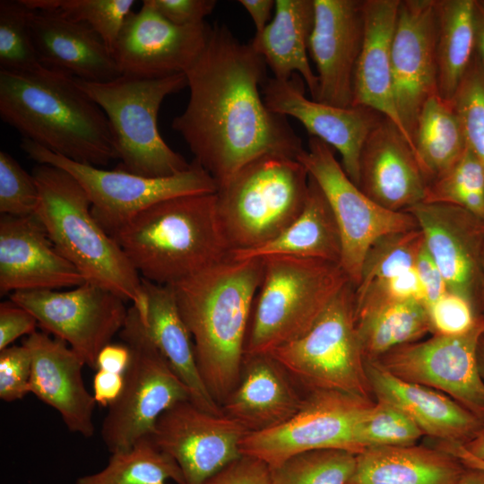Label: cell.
<instances>
[{
    "mask_svg": "<svg viewBox=\"0 0 484 484\" xmlns=\"http://www.w3.org/2000/svg\"><path fill=\"white\" fill-rule=\"evenodd\" d=\"M266 67L250 43L214 23L203 51L185 73L189 99L171 126L217 186L260 156L297 160L305 151L287 117L264 100Z\"/></svg>",
    "mask_w": 484,
    "mask_h": 484,
    "instance_id": "obj_1",
    "label": "cell"
},
{
    "mask_svg": "<svg viewBox=\"0 0 484 484\" xmlns=\"http://www.w3.org/2000/svg\"><path fill=\"white\" fill-rule=\"evenodd\" d=\"M263 258L228 257L173 285L177 304L194 342L199 373L221 406L237 386Z\"/></svg>",
    "mask_w": 484,
    "mask_h": 484,
    "instance_id": "obj_2",
    "label": "cell"
},
{
    "mask_svg": "<svg viewBox=\"0 0 484 484\" xmlns=\"http://www.w3.org/2000/svg\"><path fill=\"white\" fill-rule=\"evenodd\" d=\"M0 117L22 138L81 164L104 167L118 159L109 122L62 71H0Z\"/></svg>",
    "mask_w": 484,
    "mask_h": 484,
    "instance_id": "obj_3",
    "label": "cell"
},
{
    "mask_svg": "<svg viewBox=\"0 0 484 484\" xmlns=\"http://www.w3.org/2000/svg\"><path fill=\"white\" fill-rule=\"evenodd\" d=\"M141 278L173 285L230 255L216 193L176 196L140 212L111 236Z\"/></svg>",
    "mask_w": 484,
    "mask_h": 484,
    "instance_id": "obj_4",
    "label": "cell"
},
{
    "mask_svg": "<svg viewBox=\"0 0 484 484\" xmlns=\"http://www.w3.org/2000/svg\"><path fill=\"white\" fill-rule=\"evenodd\" d=\"M39 194L36 215L56 248L83 276L130 300L143 318L147 297L139 273L91 213V203L82 186L67 171L49 164L32 170Z\"/></svg>",
    "mask_w": 484,
    "mask_h": 484,
    "instance_id": "obj_5",
    "label": "cell"
},
{
    "mask_svg": "<svg viewBox=\"0 0 484 484\" xmlns=\"http://www.w3.org/2000/svg\"><path fill=\"white\" fill-rule=\"evenodd\" d=\"M245 354L271 353L305 334L350 281L340 264L290 255L262 257Z\"/></svg>",
    "mask_w": 484,
    "mask_h": 484,
    "instance_id": "obj_6",
    "label": "cell"
},
{
    "mask_svg": "<svg viewBox=\"0 0 484 484\" xmlns=\"http://www.w3.org/2000/svg\"><path fill=\"white\" fill-rule=\"evenodd\" d=\"M308 186L303 164L275 154L253 160L219 186L218 215L230 250L255 248L281 234L301 212Z\"/></svg>",
    "mask_w": 484,
    "mask_h": 484,
    "instance_id": "obj_7",
    "label": "cell"
},
{
    "mask_svg": "<svg viewBox=\"0 0 484 484\" xmlns=\"http://www.w3.org/2000/svg\"><path fill=\"white\" fill-rule=\"evenodd\" d=\"M77 85L105 113L120 163L117 168L147 177H167L188 169L191 163L173 151L158 130L164 99L187 87L185 73L158 79L120 75L104 82L75 78Z\"/></svg>",
    "mask_w": 484,
    "mask_h": 484,
    "instance_id": "obj_8",
    "label": "cell"
},
{
    "mask_svg": "<svg viewBox=\"0 0 484 484\" xmlns=\"http://www.w3.org/2000/svg\"><path fill=\"white\" fill-rule=\"evenodd\" d=\"M355 289L347 283L305 334L269 353L306 393L331 391L370 400Z\"/></svg>",
    "mask_w": 484,
    "mask_h": 484,
    "instance_id": "obj_9",
    "label": "cell"
},
{
    "mask_svg": "<svg viewBox=\"0 0 484 484\" xmlns=\"http://www.w3.org/2000/svg\"><path fill=\"white\" fill-rule=\"evenodd\" d=\"M119 336L130 350V361L123 391L102 422L101 438L111 454L150 436L163 412L190 401L187 387L152 341L134 306Z\"/></svg>",
    "mask_w": 484,
    "mask_h": 484,
    "instance_id": "obj_10",
    "label": "cell"
},
{
    "mask_svg": "<svg viewBox=\"0 0 484 484\" xmlns=\"http://www.w3.org/2000/svg\"><path fill=\"white\" fill-rule=\"evenodd\" d=\"M22 150L39 164L56 166L70 173L85 190L91 213L112 236L146 208L180 195L216 193L214 178L195 160L188 169L167 177H147L119 168L113 170L81 164L22 138Z\"/></svg>",
    "mask_w": 484,
    "mask_h": 484,
    "instance_id": "obj_11",
    "label": "cell"
},
{
    "mask_svg": "<svg viewBox=\"0 0 484 484\" xmlns=\"http://www.w3.org/2000/svg\"><path fill=\"white\" fill-rule=\"evenodd\" d=\"M297 160L304 165L330 204L341 240L340 264L357 288L372 244L384 236L417 229L418 224L411 213L387 210L366 195L345 173L333 148L321 140L310 137L307 150Z\"/></svg>",
    "mask_w": 484,
    "mask_h": 484,
    "instance_id": "obj_12",
    "label": "cell"
},
{
    "mask_svg": "<svg viewBox=\"0 0 484 484\" xmlns=\"http://www.w3.org/2000/svg\"><path fill=\"white\" fill-rule=\"evenodd\" d=\"M370 403V400L340 392L307 393L300 409L286 422L247 433L240 445L241 454L258 459L272 469L310 450L335 448L359 454L356 429Z\"/></svg>",
    "mask_w": 484,
    "mask_h": 484,
    "instance_id": "obj_13",
    "label": "cell"
},
{
    "mask_svg": "<svg viewBox=\"0 0 484 484\" xmlns=\"http://www.w3.org/2000/svg\"><path fill=\"white\" fill-rule=\"evenodd\" d=\"M10 299L28 310L45 333L65 341L95 370L98 354L119 333L128 314L125 299L90 282L65 291H14Z\"/></svg>",
    "mask_w": 484,
    "mask_h": 484,
    "instance_id": "obj_14",
    "label": "cell"
},
{
    "mask_svg": "<svg viewBox=\"0 0 484 484\" xmlns=\"http://www.w3.org/2000/svg\"><path fill=\"white\" fill-rule=\"evenodd\" d=\"M483 334L484 318L479 316L466 333L434 334L399 346L373 361L401 379L446 394L484 422V379L478 363Z\"/></svg>",
    "mask_w": 484,
    "mask_h": 484,
    "instance_id": "obj_15",
    "label": "cell"
},
{
    "mask_svg": "<svg viewBox=\"0 0 484 484\" xmlns=\"http://www.w3.org/2000/svg\"><path fill=\"white\" fill-rule=\"evenodd\" d=\"M247 433L223 413L183 401L160 415L149 436L176 461L186 484H199L242 456L240 445Z\"/></svg>",
    "mask_w": 484,
    "mask_h": 484,
    "instance_id": "obj_16",
    "label": "cell"
},
{
    "mask_svg": "<svg viewBox=\"0 0 484 484\" xmlns=\"http://www.w3.org/2000/svg\"><path fill=\"white\" fill-rule=\"evenodd\" d=\"M211 30L206 22L175 25L144 0L126 18L112 55L121 75L158 79L185 73L203 51Z\"/></svg>",
    "mask_w": 484,
    "mask_h": 484,
    "instance_id": "obj_17",
    "label": "cell"
},
{
    "mask_svg": "<svg viewBox=\"0 0 484 484\" xmlns=\"http://www.w3.org/2000/svg\"><path fill=\"white\" fill-rule=\"evenodd\" d=\"M436 28V0L400 1L392 76L396 108L411 140L424 104L437 94Z\"/></svg>",
    "mask_w": 484,
    "mask_h": 484,
    "instance_id": "obj_18",
    "label": "cell"
},
{
    "mask_svg": "<svg viewBox=\"0 0 484 484\" xmlns=\"http://www.w3.org/2000/svg\"><path fill=\"white\" fill-rule=\"evenodd\" d=\"M306 84L298 73L287 80L268 77L262 86L264 100L272 112L298 120L310 137L339 151L341 167L358 186L363 145L384 116L366 107L341 108L305 96Z\"/></svg>",
    "mask_w": 484,
    "mask_h": 484,
    "instance_id": "obj_19",
    "label": "cell"
},
{
    "mask_svg": "<svg viewBox=\"0 0 484 484\" xmlns=\"http://www.w3.org/2000/svg\"><path fill=\"white\" fill-rule=\"evenodd\" d=\"M308 51L318 79L315 100L341 108L353 104V81L364 36V1L314 0Z\"/></svg>",
    "mask_w": 484,
    "mask_h": 484,
    "instance_id": "obj_20",
    "label": "cell"
},
{
    "mask_svg": "<svg viewBox=\"0 0 484 484\" xmlns=\"http://www.w3.org/2000/svg\"><path fill=\"white\" fill-rule=\"evenodd\" d=\"M404 212L415 219L448 292L465 298L475 308L484 220L462 207L444 203L421 202Z\"/></svg>",
    "mask_w": 484,
    "mask_h": 484,
    "instance_id": "obj_21",
    "label": "cell"
},
{
    "mask_svg": "<svg viewBox=\"0 0 484 484\" xmlns=\"http://www.w3.org/2000/svg\"><path fill=\"white\" fill-rule=\"evenodd\" d=\"M83 276L56 248L37 215L0 217V294L77 287Z\"/></svg>",
    "mask_w": 484,
    "mask_h": 484,
    "instance_id": "obj_22",
    "label": "cell"
},
{
    "mask_svg": "<svg viewBox=\"0 0 484 484\" xmlns=\"http://www.w3.org/2000/svg\"><path fill=\"white\" fill-rule=\"evenodd\" d=\"M22 344L31 356L29 393L55 409L69 431L91 437L96 402L83 382V360L65 341L45 332H34Z\"/></svg>",
    "mask_w": 484,
    "mask_h": 484,
    "instance_id": "obj_23",
    "label": "cell"
},
{
    "mask_svg": "<svg viewBox=\"0 0 484 484\" xmlns=\"http://www.w3.org/2000/svg\"><path fill=\"white\" fill-rule=\"evenodd\" d=\"M428 184L409 141L383 117L360 153L359 189L380 206L404 212L424 202Z\"/></svg>",
    "mask_w": 484,
    "mask_h": 484,
    "instance_id": "obj_24",
    "label": "cell"
},
{
    "mask_svg": "<svg viewBox=\"0 0 484 484\" xmlns=\"http://www.w3.org/2000/svg\"><path fill=\"white\" fill-rule=\"evenodd\" d=\"M306 395L271 354H245L238 383L220 408L248 433H255L286 422Z\"/></svg>",
    "mask_w": 484,
    "mask_h": 484,
    "instance_id": "obj_25",
    "label": "cell"
},
{
    "mask_svg": "<svg viewBox=\"0 0 484 484\" xmlns=\"http://www.w3.org/2000/svg\"><path fill=\"white\" fill-rule=\"evenodd\" d=\"M30 29L41 65L88 82H104L121 75L112 52L88 24L56 11L32 10Z\"/></svg>",
    "mask_w": 484,
    "mask_h": 484,
    "instance_id": "obj_26",
    "label": "cell"
},
{
    "mask_svg": "<svg viewBox=\"0 0 484 484\" xmlns=\"http://www.w3.org/2000/svg\"><path fill=\"white\" fill-rule=\"evenodd\" d=\"M371 392L406 413L424 435L442 442L464 444L484 425L478 417L446 394L405 381L376 362L366 360Z\"/></svg>",
    "mask_w": 484,
    "mask_h": 484,
    "instance_id": "obj_27",
    "label": "cell"
},
{
    "mask_svg": "<svg viewBox=\"0 0 484 484\" xmlns=\"http://www.w3.org/2000/svg\"><path fill=\"white\" fill-rule=\"evenodd\" d=\"M400 1H364V36L354 73L352 107L369 108L390 119L414 151L399 117L393 86L392 41Z\"/></svg>",
    "mask_w": 484,
    "mask_h": 484,
    "instance_id": "obj_28",
    "label": "cell"
},
{
    "mask_svg": "<svg viewBox=\"0 0 484 484\" xmlns=\"http://www.w3.org/2000/svg\"><path fill=\"white\" fill-rule=\"evenodd\" d=\"M141 280L147 297V311L141 318L152 341L187 387L190 402L205 411L222 414L199 373L194 342L172 287Z\"/></svg>",
    "mask_w": 484,
    "mask_h": 484,
    "instance_id": "obj_29",
    "label": "cell"
},
{
    "mask_svg": "<svg viewBox=\"0 0 484 484\" xmlns=\"http://www.w3.org/2000/svg\"><path fill=\"white\" fill-rule=\"evenodd\" d=\"M314 21V0H277L272 22L249 43L270 67L272 77L287 80L298 73L315 100L318 79L307 57Z\"/></svg>",
    "mask_w": 484,
    "mask_h": 484,
    "instance_id": "obj_30",
    "label": "cell"
},
{
    "mask_svg": "<svg viewBox=\"0 0 484 484\" xmlns=\"http://www.w3.org/2000/svg\"><path fill=\"white\" fill-rule=\"evenodd\" d=\"M465 470L438 447L376 446L357 454L347 484H456Z\"/></svg>",
    "mask_w": 484,
    "mask_h": 484,
    "instance_id": "obj_31",
    "label": "cell"
},
{
    "mask_svg": "<svg viewBox=\"0 0 484 484\" xmlns=\"http://www.w3.org/2000/svg\"><path fill=\"white\" fill-rule=\"evenodd\" d=\"M290 255L340 264L341 240L334 215L323 191L309 175L305 205L281 234L255 248L231 251L235 260Z\"/></svg>",
    "mask_w": 484,
    "mask_h": 484,
    "instance_id": "obj_32",
    "label": "cell"
},
{
    "mask_svg": "<svg viewBox=\"0 0 484 484\" xmlns=\"http://www.w3.org/2000/svg\"><path fill=\"white\" fill-rule=\"evenodd\" d=\"M437 94L452 102L476 53L475 0H436Z\"/></svg>",
    "mask_w": 484,
    "mask_h": 484,
    "instance_id": "obj_33",
    "label": "cell"
},
{
    "mask_svg": "<svg viewBox=\"0 0 484 484\" xmlns=\"http://www.w3.org/2000/svg\"><path fill=\"white\" fill-rule=\"evenodd\" d=\"M355 316L365 361L433 333L428 307L418 300L363 307L355 310Z\"/></svg>",
    "mask_w": 484,
    "mask_h": 484,
    "instance_id": "obj_34",
    "label": "cell"
},
{
    "mask_svg": "<svg viewBox=\"0 0 484 484\" xmlns=\"http://www.w3.org/2000/svg\"><path fill=\"white\" fill-rule=\"evenodd\" d=\"M412 142L415 156L428 183L451 168L467 148L453 103L438 94L430 97L418 117Z\"/></svg>",
    "mask_w": 484,
    "mask_h": 484,
    "instance_id": "obj_35",
    "label": "cell"
},
{
    "mask_svg": "<svg viewBox=\"0 0 484 484\" xmlns=\"http://www.w3.org/2000/svg\"><path fill=\"white\" fill-rule=\"evenodd\" d=\"M169 480L186 484L176 461L147 436L126 450L112 453L103 470L74 484H168Z\"/></svg>",
    "mask_w": 484,
    "mask_h": 484,
    "instance_id": "obj_36",
    "label": "cell"
},
{
    "mask_svg": "<svg viewBox=\"0 0 484 484\" xmlns=\"http://www.w3.org/2000/svg\"><path fill=\"white\" fill-rule=\"evenodd\" d=\"M357 454L344 449H315L297 454L270 469L271 484H347Z\"/></svg>",
    "mask_w": 484,
    "mask_h": 484,
    "instance_id": "obj_37",
    "label": "cell"
},
{
    "mask_svg": "<svg viewBox=\"0 0 484 484\" xmlns=\"http://www.w3.org/2000/svg\"><path fill=\"white\" fill-rule=\"evenodd\" d=\"M424 202L454 204L484 220V167L468 147L451 168L428 183Z\"/></svg>",
    "mask_w": 484,
    "mask_h": 484,
    "instance_id": "obj_38",
    "label": "cell"
},
{
    "mask_svg": "<svg viewBox=\"0 0 484 484\" xmlns=\"http://www.w3.org/2000/svg\"><path fill=\"white\" fill-rule=\"evenodd\" d=\"M423 246L424 238L419 228L378 238L366 255L355 290H363L375 282L413 268Z\"/></svg>",
    "mask_w": 484,
    "mask_h": 484,
    "instance_id": "obj_39",
    "label": "cell"
},
{
    "mask_svg": "<svg viewBox=\"0 0 484 484\" xmlns=\"http://www.w3.org/2000/svg\"><path fill=\"white\" fill-rule=\"evenodd\" d=\"M32 10H52L91 27L112 52L113 45L133 12L134 0H22Z\"/></svg>",
    "mask_w": 484,
    "mask_h": 484,
    "instance_id": "obj_40",
    "label": "cell"
},
{
    "mask_svg": "<svg viewBox=\"0 0 484 484\" xmlns=\"http://www.w3.org/2000/svg\"><path fill=\"white\" fill-rule=\"evenodd\" d=\"M32 10L22 0L0 1V71H33L39 62L30 29Z\"/></svg>",
    "mask_w": 484,
    "mask_h": 484,
    "instance_id": "obj_41",
    "label": "cell"
},
{
    "mask_svg": "<svg viewBox=\"0 0 484 484\" xmlns=\"http://www.w3.org/2000/svg\"><path fill=\"white\" fill-rule=\"evenodd\" d=\"M424 434L395 405L377 400L371 402L357 426L355 442L359 451L376 446L413 445Z\"/></svg>",
    "mask_w": 484,
    "mask_h": 484,
    "instance_id": "obj_42",
    "label": "cell"
},
{
    "mask_svg": "<svg viewBox=\"0 0 484 484\" xmlns=\"http://www.w3.org/2000/svg\"><path fill=\"white\" fill-rule=\"evenodd\" d=\"M452 103L460 118L467 147L484 167V69L477 53Z\"/></svg>",
    "mask_w": 484,
    "mask_h": 484,
    "instance_id": "obj_43",
    "label": "cell"
},
{
    "mask_svg": "<svg viewBox=\"0 0 484 484\" xmlns=\"http://www.w3.org/2000/svg\"><path fill=\"white\" fill-rule=\"evenodd\" d=\"M39 194L34 177L6 151H0V213L13 217L36 215Z\"/></svg>",
    "mask_w": 484,
    "mask_h": 484,
    "instance_id": "obj_44",
    "label": "cell"
},
{
    "mask_svg": "<svg viewBox=\"0 0 484 484\" xmlns=\"http://www.w3.org/2000/svg\"><path fill=\"white\" fill-rule=\"evenodd\" d=\"M428 310L433 334L453 336L466 333L479 318L473 305L468 299L448 291Z\"/></svg>",
    "mask_w": 484,
    "mask_h": 484,
    "instance_id": "obj_45",
    "label": "cell"
},
{
    "mask_svg": "<svg viewBox=\"0 0 484 484\" xmlns=\"http://www.w3.org/2000/svg\"><path fill=\"white\" fill-rule=\"evenodd\" d=\"M31 356L26 346L12 345L0 350V398L5 402L29 393Z\"/></svg>",
    "mask_w": 484,
    "mask_h": 484,
    "instance_id": "obj_46",
    "label": "cell"
},
{
    "mask_svg": "<svg viewBox=\"0 0 484 484\" xmlns=\"http://www.w3.org/2000/svg\"><path fill=\"white\" fill-rule=\"evenodd\" d=\"M199 484H271L270 469L258 459L242 455Z\"/></svg>",
    "mask_w": 484,
    "mask_h": 484,
    "instance_id": "obj_47",
    "label": "cell"
},
{
    "mask_svg": "<svg viewBox=\"0 0 484 484\" xmlns=\"http://www.w3.org/2000/svg\"><path fill=\"white\" fill-rule=\"evenodd\" d=\"M166 20L177 26H194L205 22L214 10L215 0H148Z\"/></svg>",
    "mask_w": 484,
    "mask_h": 484,
    "instance_id": "obj_48",
    "label": "cell"
},
{
    "mask_svg": "<svg viewBox=\"0 0 484 484\" xmlns=\"http://www.w3.org/2000/svg\"><path fill=\"white\" fill-rule=\"evenodd\" d=\"M37 319L10 299L0 304V350L11 346L19 337L36 332Z\"/></svg>",
    "mask_w": 484,
    "mask_h": 484,
    "instance_id": "obj_49",
    "label": "cell"
},
{
    "mask_svg": "<svg viewBox=\"0 0 484 484\" xmlns=\"http://www.w3.org/2000/svg\"><path fill=\"white\" fill-rule=\"evenodd\" d=\"M415 268L423 290L424 303L428 308L448 290L445 279L425 244L419 254Z\"/></svg>",
    "mask_w": 484,
    "mask_h": 484,
    "instance_id": "obj_50",
    "label": "cell"
},
{
    "mask_svg": "<svg viewBox=\"0 0 484 484\" xmlns=\"http://www.w3.org/2000/svg\"><path fill=\"white\" fill-rule=\"evenodd\" d=\"M93 397L96 403L107 407L120 396L124 387V374L96 370L93 377Z\"/></svg>",
    "mask_w": 484,
    "mask_h": 484,
    "instance_id": "obj_51",
    "label": "cell"
},
{
    "mask_svg": "<svg viewBox=\"0 0 484 484\" xmlns=\"http://www.w3.org/2000/svg\"><path fill=\"white\" fill-rule=\"evenodd\" d=\"M129 361L130 350L125 344L108 343L98 354L96 370L124 374Z\"/></svg>",
    "mask_w": 484,
    "mask_h": 484,
    "instance_id": "obj_52",
    "label": "cell"
},
{
    "mask_svg": "<svg viewBox=\"0 0 484 484\" xmlns=\"http://www.w3.org/2000/svg\"><path fill=\"white\" fill-rule=\"evenodd\" d=\"M238 2L251 16L255 24V34L262 32L268 24L271 13L275 7V1L239 0Z\"/></svg>",
    "mask_w": 484,
    "mask_h": 484,
    "instance_id": "obj_53",
    "label": "cell"
},
{
    "mask_svg": "<svg viewBox=\"0 0 484 484\" xmlns=\"http://www.w3.org/2000/svg\"><path fill=\"white\" fill-rule=\"evenodd\" d=\"M437 447L458 459L466 468L484 471V460L472 455L464 448L462 444L440 441Z\"/></svg>",
    "mask_w": 484,
    "mask_h": 484,
    "instance_id": "obj_54",
    "label": "cell"
},
{
    "mask_svg": "<svg viewBox=\"0 0 484 484\" xmlns=\"http://www.w3.org/2000/svg\"><path fill=\"white\" fill-rule=\"evenodd\" d=\"M476 53L484 69V0H475Z\"/></svg>",
    "mask_w": 484,
    "mask_h": 484,
    "instance_id": "obj_55",
    "label": "cell"
},
{
    "mask_svg": "<svg viewBox=\"0 0 484 484\" xmlns=\"http://www.w3.org/2000/svg\"><path fill=\"white\" fill-rule=\"evenodd\" d=\"M475 309L477 315L484 318V241L479 264L475 292Z\"/></svg>",
    "mask_w": 484,
    "mask_h": 484,
    "instance_id": "obj_56",
    "label": "cell"
},
{
    "mask_svg": "<svg viewBox=\"0 0 484 484\" xmlns=\"http://www.w3.org/2000/svg\"><path fill=\"white\" fill-rule=\"evenodd\" d=\"M462 445L472 455L484 460V425Z\"/></svg>",
    "mask_w": 484,
    "mask_h": 484,
    "instance_id": "obj_57",
    "label": "cell"
},
{
    "mask_svg": "<svg viewBox=\"0 0 484 484\" xmlns=\"http://www.w3.org/2000/svg\"><path fill=\"white\" fill-rule=\"evenodd\" d=\"M456 484H484V471L466 468Z\"/></svg>",
    "mask_w": 484,
    "mask_h": 484,
    "instance_id": "obj_58",
    "label": "cell"
},
{
    "mask_svg": "<svg viewBox=\"0 0 484 484\" xmlns=\"http://www.w3.org/2000/svg\"><path fill=\"white\" fill-rule=\"evenodd\" d=\"M478 363L480 373L484 379V335L480 339L479 348H478Z\"/></svg>",
    "mask_w": 484,
    "mask_h": 484,
    "instance_id": "obj_59",
    "label": "cell"
},
{
    "mask_svg": "<svg viewBox=\"0 0 484 484\" xmlns=\"http://www.w3.org/2000/svg\"><path fill=\"white\" fill-rule=\"evenodd\" d=\"M484 335V334H483Z\"/></svg>",
    "mask_w": 484,
    "mask_h": 484,
    "instance_id": "obj_60",
    "label": "cell"
}]
</instances>
